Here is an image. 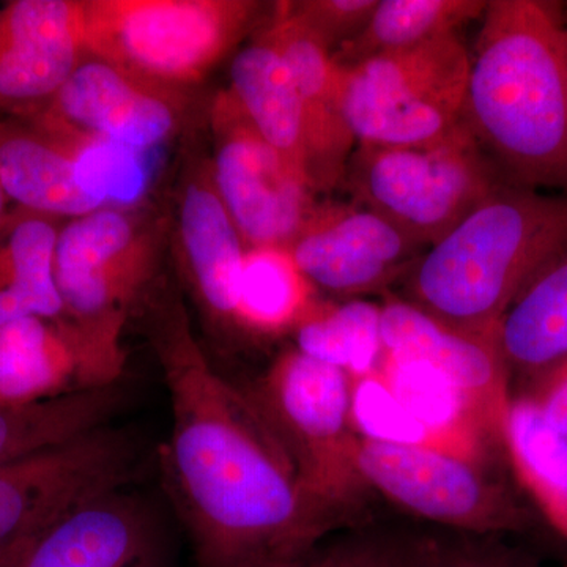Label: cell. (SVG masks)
I'll return each instance as SVG.
<instances>
[{
	"label": "cell",
	"instance_id": "1",
	"mask_svg": "<svg viewBox=\"0 0 567 567\" xmlns=\"http://www.w3.org/2000/svg\"><path fill=\"white\" fill-rule=\"evenodd\" d=\"M148 311L173 417L159 465L194 567H282L303 558L334 517L305 494L248 395L213 368L181 300L159 295Z\"/></svg>",
	"mask_w": 567,
	"mask_h": 567
},
{
	"label": "cell",
	"instance_id": "2",
	"mask_svg": "<svg viewBox=\"0 0 567 567\" xmlns=\"http://www.w3.org/2000/svg\"><path fill=\"white\" fill-rule=\"evenodd\" d=\"M462 121L503 181L567 192V18L558 3H487Z\"/></svg>",
	"mask_w": 567,
	"mask_h": 567
},
{
	"label": "cell",
	"instance_id": "3",
	"mask_svg": "<svg viewBox=\"0 0 567 567\" xmlns=\"http://www.w3.org/2000/svg\"><path fill=\"white\" fill-rule=\"evenodd\" d=\"M566 251L567 192L502 183L417 259L406 301L466 333L498 334L511 306Z\"/></svg>",
	"mask_w": 567,
	"mask_h": 567
},
{
	"label": "cell",
	"instance_id": "4",
	"mask_svg": "<svg viewBox=\"0 0 567 567\" xmlns=\"http://www.w3.org/2000/svg\"><path fill=\"white\" fill-rule=\"evenodd\" d=\"M156 256L152 230L118 205L66 219L59 230L54 270L63 319L111 382L125 374L123 330L134 305L148 293Z\"/></svg>",
	"mask_w": 567,
	"mask_h": 567
},
{
	"label": "cell",
	"instance_id": "5",
	"mask_svg": "<svg viewBox=\"0 0 567 567\" xmlns=\"http://www.w3.org/2000/svg\"><path fill=\"white\" fill-rule=\"evenodd\" d=\"M339 66L341 111L357 144L434 147L465 130L470 52L457 33Z\"/></svg>",
	"mask_w": 567,
	"mask_h": 567
},
{
	"label": "cell",
	"instance_id": "6",
	"mask_svg": "<svg viewBox=\"0 0 567 567\" xmlns=\"http://www.w3.org/2000/svg\"><path fill=\"white\" fill-rule=\"evenodd\" d=\"M87 54L188 89L252 28L251 0H84Z\"/></svg>",
	"mask_w": 567,
	"mask_h": 567
},
{
	"label": "cell",
	"instance_id": "7",
	"mask_svg": "<svg viewBox=\"0 0 567 567\" xmlns=\"http://www.w3.org/2000/svg\"><path fill=\"white\" fill-rule=\"evenodd\" d=\"M354 199L432 246L506 183L468 130L434 147L358 144L346 167Z\"/></svg>",
	"mask_w": 567,
	"mask_h": 567
},
{
	"label": "cell",
	"instance_id": "8",
	"mask_svg": "<svg viewBox=\"0 0 567 567\" xmlns=\"http://www.w3.org/2000/svg\"><path fill=\"white\" fill-rule=\"evenodd\" d=\"M245 394L281 443L305 494L334 517L364 484L354 465L350 377L295 347Z\"/></svg>",
	"mask_w": 567,
	"mask_h": 567
},
{
	"label": "cell",
	"instance_id": "9",
	"mask_svg": "<svg viewBox=\"0 0 567 567\" xmlns=\"http://www.w3.org/2000/svg\"><path fill=\"white\" fill-rule=\"evenodd\" d=\"M354 465L364 484L395 505L461 533L494 536L527 525V514L476 462L431 446L358 439Z\"/></svg>",
	"mask_w": 567,
	"mask_h": 567
},
{
	"label": "cell",
	"instance_id": "10",
	"mask_svg": "<svg viewBox=\"0 0 567 567\" xmlns=\"http://www.w3.org/2000/svg\"><path fill=\"white\" fill-rule=\"evenodd\" d=\"M137 456L133 436L106 425L0 466V554L41 535L85 499L128 486Z\"/></svg>",
	"mask_w": 567,
	"mask_h": 567
},
{
	"label": "cell",
	"instance_id": "11",
	"mask_svg": "<svg viewBox=\"0 0 567 567\" xmlns=\"http://www.w3.org/2000/svg\"><path fill=\"white\" fill-rule=\"evenodd\" d=\"M213 182L246 248H286L316 207L312 186L257 134L229 92L213 104Z\"/></svg>",
	"mask_w": 567,
	"mask_h": 567
},
{
	"label": "cell",
	"instance_id": "12",
	"mask_svg": "<svg viewBox=\"0 0 567 567\" xmlns=\"http://www.w3.org/2000/svg\"><path fill=\"white\" fill-rule=\"evenodd\" d=\"M41 110L76 132L142 155L181 132L188 99L185 89L87 54Z\"/></svg>",
	"mask_w": 567,
	"mask_h": 567
},
{
	"label": "cell",
	"instance_id": "13",
	"mask_svg": "<svg viewBox=\"0 0 567 567\" xmlns=\"http://www.w3.org/2000/svg\"><path fill=\"white\" fill-rule=\"evenodd\" d=\"M423 246L364 207L316 205L287 246L315 287L336 295L372 292L420 259Z\"/></svg>",
	"mask_w": 567,
	"mask_h": 567
},
{
	"label": "cell",
	"instance_id": "14",
	"mask_svg": "<svg viewBox=\"0 0 567 567\" xmlns=\"http://www.w3.org/2000/svg\"><path fill=\"white\" fill-rule=\"evenodd\" d=\"M126 487L71 507L37 537L25 567H175L162 516Z\"/></svg>",
	"mask_w": 567,
	"mask_h": 567
},
{
	"label": "cell",
	"instance_id": "15",
	"mask_svg": "<svg viewBox=\"0 0 567 567\" xmlns=\"http://www.w3.org/2000/svg\"><path fill=\"white\" fill-rule=\"evenodd\" d=\"M87 55L84 0H14L0 9V112L41 110Z\"/></svg>",
	"mask_w": 567,
	"mask_h": 567
},
{
	"label": "cell",
	"instance_id": "16",
	"mask_svg": "<svg viewBox=\"0 0 567 567\" xmlns=\"http://www.w3.org/2000/svg\"><path fill=\"white\" fill-rule=\"evenodd\" d=\"M385 353L416 358L440 369L466 394L492 439L503 440L511 399L498 334L457 330L406 300L382 306Z\"/></svg>",
	"mask_w": 567,
	"mask_h": 567
},
{
	"label": "cell",
	"instance_id": "17",
	"mask_svg": "<svg viewBox=\"0 0 567 567\" xmlns=\"http://www.w3.org/2000/svg\"><path fill=\"white\" fill-rule=\"evenodd\" d=\"M0 183L17 207L62 221L110 205L61 123L41 110L0 118Z\"/></svg>",
	"mask_w": 567,
	"mask_h": 567
},
{
	"label": "cell",
	"instance_id": "18",
	"mask_svg": "<svg viewBox=\"0 0 567 567\" xmlns=\"http://www.w3.org/2000/svg\"><path fill=\"white\" fill-rule=\"evenodd\" d=\"M264 31L292 74L303 104L312 188H331L346 174L357 144L341 111V66L333 52L295 20L286 2L276 3Z\"/></svg>",
	"mask_w": 567,
	"mask_h": 567
},
{
	"label": "cell",
	"instance_id": "19",
	"mask_svg": "<svg viewBox=\"0 0 567 567\" xmlns=\"http://www.w3.org/2000/svg\"><path fill=\"white\" fill-rule=\"evenodd\" d=\"M177 224L183 268L197 305L213 323L230 327L248 248L219 197L210 164H200L183 185Z\"/></svg>",
	"mask_w": 567,
	"mask_h": 567
},
{
	"label": "cell",
	"instance_id": "20",
	"mask_svg": "<svg viewBox=\"0 0 567 567\" xmlns=\"http://www.w3.org/2000/svg\"><path fill=\"white\" fill-rule=\"evenodd\" d=\"M65 319L28 317L0 324V406L37 404L104 388Z\"/></svg>",
	"mask_w": 567,
	"mask_h": 567
},
{
	"label": "cell",
	"instance_id": "21",
	"mask_svg": "<svg viewBox=\"0 0 567 567\" xmlns=\"http://www.w3.org/2000/svg\"><path fill=\"white\" fill-rule=\"evenodd\" d=\"M227 92L257 134L312 186L303 104L292 74L265 31L234 55Z\"/></svg>",
	"mask_w": 567,
	"mask_h": 567
},
{
	"label": "cell",
	"instance_id": "22",
	"mask_svg": "<svg viewBox=\"0 0 567 567\" xmlns=\"http://www.w3.org/2000/svg\"><path fill=\"white\" fill-rule=\"evenodd\" d=\"M62 219L14 207L0 227V324L28 317L63 319L55 282Z\"/></svg>",
	"mask_w": 567,
	"mask_h": 567
},
{
	"label": "cell",
	"instance_id": "23",
	"mask_svg": "<svg viewBox=\"0 0 567 567\" xmlns=\"http://www.w3.org/2000/svg\"><path fill=\"white\" fill-rule=\"evenodd\" d=\"M125 401V385L118 382L37 404L0 406V466L111 425Z\"/></svg>",
	"mask_w": 567,
	"mask_h": 567
},
{
	"label": "cell",
	"instance_id": "24",
	"mask_svg": "<svg viewBox=\"0 0 567 567\" xmlns=\"http://www.w3.org/2000/svg\"><path fill=\"white\" fill-rule=\"evenodd\" d=\"M379 372L440 450L475 461L481 434L492 439L464 391L434 365L383 353Z\"/></svg>",
	"mask_w": 567,
	"mask_h": 567
},
{
	"label": "cell",
	"instance_id": "25",
	"mask_svg": "<svg viewBox=\"0 0 567 567\" xmlns=\"http://www.w3.org/2000/svg\"><path fill=\"white\" fill-rule=\"evenodd\" d=\"M498 342L509 371L527 380L567 357V251L511 306Z\"/></svg>",
	"mask_w": 567,
	"mask_h": 567
},
{
	"label": "cell",
	"instance_id": "26",
	"mask_svg": "<svg viewBox=\"0 0 567 567\" xmlns=\"http://www.w3.org/2000/svg\"><path fill=\"white\" fill-rule=\"evenodd\" d=\"M312 295L315 286L286 248L248 249L234 324L265 336L295 331L317 305Z\"/></svg>",
	"mask_w": 567,
	"mask_h": 567
},
{
	"label": "cell",
	"instance_id": "27",
	"mask_svg": "<svg viewBox=\"0 0 567 567\" xmlns=\"http://www.w3.org/2000/svg\"><path fill=\"white\" fill-rule=\"evenodd\" d=\"M484 0H379L363 32L333 52L339 65L406 50L457 33L466 22L481 20Z\"/></svg>",
	"mask_w": 567,
	"mask_h": 567
},
{
	"label": "cell",
	"instance_id": "28",
	"mask_svg": "<svg viewBox=\"0 0 567 567\" xmlns=\"http://www.w3.org/2000/svg\"><path fill=\"white\" fill-rule=\"evenodd\" d=\"M503 442L522 483L567 536V436L551 429L532 402L518 398L511 402Z\"/></svg>",
	"mask_w": 567,
	"mask_h": 567
},
{
	"label": "cell",
	"instance_id": "29",
	"mask_svg": "<svg viewBox=\"0 0 567 567\" xmlns=\"http://www.w3.org/2000/svg\"><path fill=\"white\" fill-rule=\"evenodd\" d=\"M382 308L352 300L339 306L317 303L295 330L297 349L350 379L374 374L382 363Z\"/></svg>",
	"mask_w": 567,
	"mask_h": 567
},
{
	"label": "cell",
	"instance_id": "30",
	"mask_svg": "<svg viewBox=\"0 0 567 567\" xmlns=\"http://www.w3.org/2000/svg\"><path fill=\"white\" fill-rule=\"evenodd\" d=\"M350 425L372 442L440 450L434 436L406 412L379 371L350 379Z\"/></svg>",
	"mask_w": 567,
	"mask_h": 567
},
{
	"label": "cell",
	"instance_id": "31",
	"mask_svg": "<svg viewBox=\"0 0 567 567\" xmlns=\"http://www.w3.org/2000/svg\"><path fill=\"white\" fill-rule=\"evenodd\" d=\"M491 537L461 532L405 537L409 567H539Z\"/></svg>",
	"mask_w": 567,
	"mask_h": 567
},
{
	"label": "cell",
	"instance_id": "32",
	"mask_svg": "<svg viewBox=\"0 0 567 567\" xmlns=\"http://www.w3.org/2000/svg\"><path fill=\"white\" fill-rule=\"evenodd\" d=\"M286 3L295 20L303 24L327 50L336 52L363 32L379 0H301Z\"/></svg>",
	"mask_w": 567,
	"mask_h": 567
},
{
	"label": "cell",
	"instance_id": "33",
	"mask_svg": "<svg viewBox=\"0 0 567 567\" xmlns=\"http://www.w3.org/2000/svg\"><path fill=\"white\" fill-rule=\"evenodd\" d=\"M282 567H409L405 537H342Z\"/></svg>",
	"mask_w": 567,
	"mask_h": 567
},
{
	"label": "cell",
	"instance_id": "34",
	"mask_svg": "<svg viewBox=\"0 0 567 567\" xmlns=\"http://www.w3.org/2000/svg\"><path fill=\"white\" fill-rule=\"evenodd\" d=\"M527 382V393L522 398L536 406L551 429L567 436V357Z\"/></svg>",
	"mask_w": 567,
	"mask_h": 567
},
{
	"label": "cell",
	"instance_id": "35",
	"mask_svg": "<svg viewBox=\"0 0 567 567\" xmlns=\"http://www.w3.org/2000/svg\"><path fill=\"white\" fill-rule=\"evenodd\" d=\"M39 536L21 540L17 546H13L9 548V550L3 551V554H0V567H25V561H28L29 554H31L33 543H35L37 537Z\"/></svg>",
	"mask_w": 567,
	"mask_h": 567
},
{
	"label": "cell",
	"instance_id": "36",
	"mask_svg": "<svg viewBox=\"0 0 567 567\" xmlns=\"http://www.w3.org/2000/svg\"><path fill=\"white\" fill-rule=\"evenodd\" d=\"M9 197H7L6 192H3L2 183H0V227H2L3 223H6L7 218H9Z\"/></svg>",
	"mask_w": 567,
	"mask_h": 567
}]
</instances>
